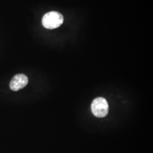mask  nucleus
Listing matches in <instances>:
<instances>
[{
	"label": "nucleus",
	"instance_id": "obj_2",
	"mask_svg": "<svg viewBox=\"0 0 153 153\" xmlns=\"http://www.w3.org/2000/svg\"><path fill=\"white\" fill-rule=\"evenodd\" d=\"M108 104L107 100L102 97L95 99L91 104V111L98 117H104L108 113Z\"/></svg>",
	"mask_w": 153,
	"mask_h": 153
},
{
	"label": "nucleus",
	"instance_id": "obj_3",
	"mask_svg": "<svg viewBox=\"0 0 153 153\" xmlns=\"http://www.w3.org/2000/svg\"><path fill=\"white\" fill-rule=\"evenodd\" d=\"M28 82L27 76L23 74H18L14 76L10 83L11 90L17 91L27 86Z\"/></svg>",
	"mask_w": 153,
	"mask_h": 153
},
{
	"label": "nucleus",
	"instance_id": "obj_1",
	"mask_svg": "<svg viewBox=\"0 0 153 153\" xmlns=\"http://www.w3.org/2000/svg\"><path fill=\"white\" fill-rule=\"evenodd\" d=\"M64 22L62 15L57 11H50L46 13L42 18V25L47 29L59 27Z\"/></svg>",
	"mask_w": 153,
	"mask_h": 153
}]
</instances>
